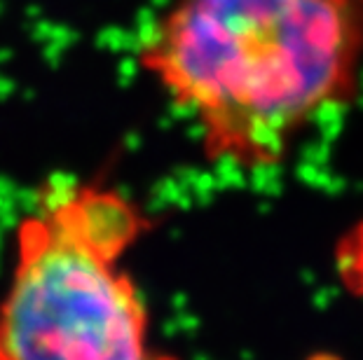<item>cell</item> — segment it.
I'll return each mask as SVG.
<instances>
[{"mask_svg": "<svg viewBox=\"0 0 363 360\" xmlns=\"http://www.w3.org/2000/svg\"><path fill=\"white\" fill-rule=\"evenodd\" d=\"M136 61L192 124L207 161L267 171L357 94L363 0H169Z\"/></svg>", "mask_w": 363, "mask_h": 360, "instance_id": "1", "label": "cell"}, {"mask_svg": "<svg viewBox=\"0 0 363 360\" xmlns=\"http://www.w3.org/2000/svg\"><path fill=\"white\" fill-rule=\"evenodd\" d=\"M150 227L122 187L54 175L14 227L0 292V360H178L152 340L125 267Z\"/></svg>", "mask_w": 363, "mask_h": 360, "instance_id": "2", "label": "cell"}, {"mask_svg": "<svg viewBox=\"0 0 363 360\" xmlns=\"http://www.w3.org/2000/svg\"><path fill=\"white\" fill-rule=\"evenodd\" d=\"M336 274L357 299H363V220L350 225L333 251Z\"/></svg>", "mask_w": 363, "mask_h": 360, "instance_id": "3", "label": "cell"}]
</instances>
